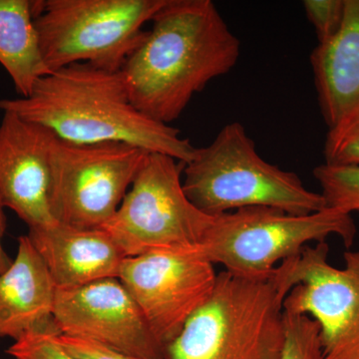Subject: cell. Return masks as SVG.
Listing matches in <instances>:
<instances>
[{"label": "cell", "mask_w": 359, "mask_h": 359, "mask_svg": "<svg viewBox=\"0 0 359 359\" xmlns=\"http://www.w3.org/2000/svg\"><path fill=\"white\" fill-rule=\"evenodd\" d=\"M240 39L211 0H168L122 68L135 107L171 125L193 97L230 72Z\"/></svg>", "instance_id": "obj_1"}, {"label": "cell", "mask_w": 359, "mask_h": 359, "mask_svg": "<svg viewBox=\"0 0 359 359\" xmlns=\"http://www.w3.org/2000/svg\"><path fill=\"white\" fill-rule=\"evenodd\" d=\"M0 110L44 127L80 145L125 143L190 162L197 147L178 129L141 113L132 103L122 71L77 63L39 78L27 97L0 99Z\"/></svg>", "instance_id": "obj_2"}, {"label": "cell", "mask_w": 359, "mask_h": 359, "mask_svg": "<svg viewBox=\"0 0 359 359\" xmlns=\"http://www.w3.org/2000/svg\"><path fill=\"white\" fill-rule=\"evenodd\" d=\"M187 197L211 217L252 207L292 215L327 208L321 194L309 190L294 172L266 162L241 123L224 125L210 145L197 148L183 173Z\"/></svg>", "instance_id": "obj_3"}, {"label": "cell", "mask_w": 359, "mask_h": 359, "mask_svg": "<svg viewBox=\"0 0 359 359\" xmlns=\"http://www.w3.org/2000/svg\"><path fill=\"white\" fill-rule=\"evenodd\" d=\"M287 294L275 273L252 280L222 271L211 297L170 344L169 359H280Z\"/></svg>", "instance_id": "obj_4"}, {"label": "cell", "mask_w": 359, "mask_h": 359, "mask_svg": "<svg viewBox=\"0 0 359 359\" xmlns=\"http://www.w3.org/2000/svg\"><path fill=\"white\" fill-rule=\"evenodd\" d=\"M330 236H337L347 249L351 248L356 236L351 215L328 208L309 215L245 208L215 217L197 249L228 273L264 280L306 245L327 242Z\"/></svg>", "instance_id": "obj_5"}, {"label": "cell", "mask_w": 359, "mask_h": 359, "mask_svg": "<svg viewBox=\"0 0 359 359\" xmlns=\"http://www.w3.org/2000/svg\"><path fill=\"white\" fill-rule=\"evenodd\" d=\"M168 0H34L35 27L49 72L77 63L121 71Z\"/></svg>", "instance_id": "obj_6"}, {"label": "cell", "mask_w": 359, "mask_h": 359, "mask_svg": "<svg viewBox=\"0 0 359 359\" xmlns=\"http://www.w3.org/2000/svg\"><path fill=\"white\" fill-rule=\"evenodd\" d=\"M186 163L148 153L117 212L102 229L125 257L200 244L215 217L200 211L183 187Z\"/></svg>", "instance_id": "obj_7"}, {"label": "cell", "mask_w": 359, "mask_h": 359, "mask_svg": "<svg viewBox=\"0 0 359 359\" xmlns=\"http://www.w3.org/2000/svg\"><path fill=\"white\" fill-rule=\"evenodd\" d=\"M328 252L327 242L306 245L275 269L287 294L283 311L318 323L323 359H359V252L344 255V268L332 266Z\"/></svg>", "instance_id": "obj_8"}, {"label": "cell", "mask_w": 359, "mask_h": 359, "mask_svg": "<svg viewBox=\"0 0 359 359\" xmlns=\"http://www.w3.org/2000/svg\"><path fill=\"white\" fill-rule=\"evenodd\" d=\"M148 153L116 142L80 145L54 135V219L78 228H102L117 212Z\"/></svg>", "instance_id": "obj_9"}, {"label": "cell", "mask_w": 359, "mask_h": 359, "mask_svg": "<svg viewBox=\"0 0 359 359\" xmlns=\"http://www.w3.org/2000/svg\"><path fill=\"white\" fill-rule=\"evenodd\" d=\"M218 273L197 245L126 257L120 282L169 351L189 318L211 297Z\"/></svg>", "instance_id": "obj_10"}, {"label": "cell", "mask_w": 359, "mask_h": 359, "mask_svg": "<svg viewBox=\"0 0 359 359\" xmlns=\"http://www.w3.org/2000/svg\"><path fill=\"white\" fill-rule=\"evenodd\" d=\"M53 320L59 334L96 342L134 359H169L119 278L57 289Z\"/></svg>", "instance_id": "obj_11"}, {"label": "cell", "mask_w": 359, "mask_h": 359, "mask_svg": "<svg viewBox=\"0 0 359 359\" xmlns=\"http://www.w3.org/2000/svg\"><path fill=\"white\" fill-rule=\"evenodd\" d=\"M54 134L11 112L0 122V200L29 229L57 223L52 212Z\"/></svg>", "instance_id": "obj_12"}, {"label": "cell", "mask_w": 359, "mask_h": 359, "mask_svg": "<svg viewBox=\"0 0 359 359\" xmlns=\"http://www.w3.org/2000/svg\"><path fill=\"white\" fill-rule=\"evenodd\" d=\"M27 237L42 257L57 289L118 278L125 257L102 228L55 223L29 229Z\"/></svg>", "instance_id": "obj_13"}, {"label": "cell", "mask_w": 359, "mask_h": 359, "mask_svg": "<svg viewBox=\"0 0 359 359\" xmlns=\"http://www.w3.org/2000/svg\"><path fill=\"white\" fill-rule=\"evenodd\" d=\"M56 290L32 241L27 235L21 236L15 259L0 273V339L9 337L15 341L32 330L56 328Z\"/></svg>", "instance_id": "obj_14"}, {"label": "cell", "mask_w": 359, "mask_h": 359, "mask_svg": "<svg viewBox=\"0 0 359 359\" xmlns=\"http://www.w3.org/2000/svg\"><path fill=\"white\" fill-rule=\"evenodd\" d=\"M321 114L328 128L359 102V0H346L339 32L311 54Z\"/></svg>", "instance_id": "obj_15"}, {"label": "cell", "mask_w": 359, "mask_h": 359, "mask_svg": "<svg viewBox=\"0 0 359 359\" xmlns=\"http://www.w3.org/2000/svg\"><path fill=\"white\" fill-rule=\"evenodd\" d=\"M34 0H0V65L20 97L49 74L35 27Z\"/></svg>", "instance_id": "obj_16"}, {"label": "cell", "mask_w": 359, "mask_h": 359, "mask_svg": "<svg viewBox=\"0 0 359 359\" xmlns=\"http://www.w3.org/2000/svg\"><path fill=\"white\" fill-rule=\"evenodd\" d=\"M313 176L328 209L359 212V165H318Z\"/></svg>", "instance_id": "obj_17"}, {"label": "cell", "mask_w": 359, "mask_h": 359, "mask_svg": "<svg viewBox=\"0 0 359 359\" xmlns=\"http://www.w3.org/2000/svg\"><path fill=\"white\" fill-rule=\"evenodd\" d=\"M323 155L327 164L359 165V102L328 128Z\"/></svg>", "instance_id": "obj_18"}, {"label": "cell", "mask_w": 359, "mask_h": 359, "mask_svg": "<svg viewBox=\"0 0 359 359\" xmlns=\"http://www.w3.org/2000/svg\"><path fill=\"white\" fill-rule=\"evenodd\" d=\"M285 344L280 359H323L320 327L306 316L283 311Z\"/></svg>", "instance_id": "obj_19"}, {"label": "cell", "mask_w": 359, "mask_h": 359, "mask_svg": "<svg viewBox=\"0 0 359 359\" xmlns=\"http://www.w3.org/2000/svg\"><path fill=\"white\" fill-rule=\"evenodd\" d=\"M59 334L54 327L32 330L15 340L6 353L13 359H83L66 351Z\"/></svg>", "instance_id": "obj_20"}, {"label": "cell", "mask_w": 359, "mask_h": 359, "mask_svg": "<svg viewBox=\"0 0 359 359\" xmlns=\"http://www.w3.org/2000/svg\"><path fill=\"white\" fill-rule=\"evenodd\" d=\"M304 13L318 37L325 44L339 32L346 14V0H304Z\"/></svg>", "instance_id": "obj_21"}, {"label": "cell", "mask_w": 359, "mask_h": 359, "mask_svg": "<svg viewBox=\"0 0 359 359\" xmlns=\"http://www.w3.org/2000/svg\"><path fill=\"white\" fill-rule=\"evenodd\" d=\"M59 342L73 355L83 359H134L90 340L59 334Z\"/></svg>", "instance_id": "obj_22"}, {"label": "cell", "mask_w": 359, "mask_h": 359, "mask_svg": "<svg viewBox=\"0 0 359 359\" xmlns=\"http://www.w3.org/2000/svg\"><path fill=\"white\" fill-rule=\"evenodd\" d=\"M6 230V218L4 214V205L0 200V273H4L9 268L13 259L7 255L6 250H4V244H2V238H4V233Z\"/></svg>", "instance_id": "obj_23"}]
</instances>
